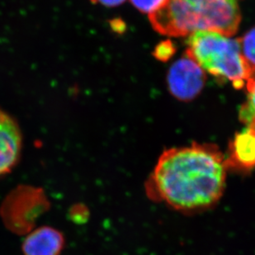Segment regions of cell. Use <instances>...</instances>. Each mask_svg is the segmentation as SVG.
Instances as JSON below:
<instances>
[{"label":"cell","instance_id":"1","mask_svg":"<svg viewBox=\"0 0 255 255\" xmlns=\"http://www.w3.org/2000/svg\"><path fill=\"white\" fill-rule=\"evenodd\" d=\"M225 155L215 144L166 149L145 182L149 199L184 212H202L219 202L227 185Z\"/></svg>","mask_w":255,"mask_h":255},{"label":"cell","instance_id":"2","mask_svg":"<svg viewBox=\"0 0 255 255\" xmlns=\"http://www.w3.org/2000/svg\"><path fill=\"white\" fill-rule=\"evenodd\" d=\"M149 18L153 28L164 36L208 31L230 37L238 31L241 14L237 0H165Z\"/></svg>","mask_w":255,"mask_h":255},{"label":"cell","instance_id":"3","mask_svg":"<svg viewBox=\"0 0 255 255\" xmlns=\"http://www.w3.org/2000/svg\"><path fill=\"white\" fill-rule=\"evenodd\" d=\"M186 54L202 70L241 89L255 74L241 51L240 40L214 31H200L187 41Z\"/></svg>","mask_w":255,"mask_h":255},{"label":"cell","instance_id":"4","mask_svg":"<svg viewBox=\"0 0 255 255\" xmlns=\"http://www.w3.org/2000/svg\"><path fill=\"white\" fill-rule=\"evenodd\" d=\"M47 205L42 191L31 187L18 188L7 197L2 207L5 223L17 233L27 232Z\"/></svg>","mask_w":255,"mask_h":255},{"label":"cell","instance_id":"5","mask_svg":"<svg viewBox=\"0 0 255 255\" xmlns=\"http://www.w3.org/2000/svg\"><path fill=\"white\" fill-rule=\"evenodd\" d=\"M204 70L190 58L176 61L168 75V85L173 96L182 101L195 99L204 86Z\"/></svg>","mask_w":255,"mask_h":255},{"label":"cell","instance_id":"6","mask_svg":"<svg viewBox=\"0 0 255 255\" xmlns=\"http://www.w3.org/2000/svg\"><path fill=\"white\" fill-rule=\"evenodd\" d=\"M22 147V131L17 121L0 108V177L16 166Z\"/></svg>","mask_w":255,"mask_h":255},{"label":"cell","instance_id":"7","mask_svg":"<svg viewBox=\"0 0 255 255\" xmlns=\"http://www.w3.org/2000/svg\"><path fill=\"white\" fill-rule=\"evenodd\" d=\"M227 169L246 173L255 168V123L236 133L225 156Z\"/></svg>","mask_w":255,"mask_h":255},{"label":"cell","instance_id":"8","mask_svg":"<svg viewBox=\"0 0 255 255\" xmlns=\"http://www.w3.org/2000/svg\"><path fill=\"white\" fill-rule=\"evenodd\" d=\"M65 246L63 234L53 227H42L30 232L22 244L24 255H60Z\"/></svg>","mask_w":255,"mask_h":255},{"label":"cell","instance_id":"9","mask_svg":"<svg viewBox=\"0 0 255 255\" xmlns=\"http://www.w3.org/2000/svg\"><path fill=\"white\" fill-rule=\"evenodd\" d=\"M247 87V99L240 109L239 118L246 125L255 123V74L248 80Z\"/></svg>","mask_w":255,"mask_h":255},{"label":"cell","instance_id":"10","mask_svg":"<svg viewBox=\"0 0 255 255\" xmlns=\"http://www.w3.org/2000/svg\"><path fill=\"white\" fill-rule=\"evenodd\" d=\"M241 51L249 64L255 69V28L248 31L241 39Z\"/></svg>","mask_w":255,"mask_h":255},{"label":"cell","instance_id":"11","mask_svg":"<svg viewBox=\"0 0 255 255\" xmlns=\"http://www.w3.org/2000/svg\"><path fill=\"white\" fill-rule=\"evenodd\" d=\"M175 47L170 41H162L155 47L154 51V57L162 61H167L173 56Z\"/></svg>","mask_w":255,"mask_h":255},{"label":"cell","instance_id":"12","mask_svg":"<svg viewBox=\"0 0 255 255\" xmlns=\"http://www.w3.org/2000/svg\"><path fill=\"white\" fill-rule=\"evenodd\" d=\"M131 3L139 11L146 13H151L161 7L165 0H130Z\"/></svg>","mask_w":255,"mask_h":255},{"label":"cell","instance_id":"13","mask_svg":"<svg viewBox=\"0 0 255 255\" xmlns=\"http://www.w3.org/2000/svg\"><path fill=\"white\" fill-rule=\"evenodd\" d=\"M94 4H100L106 7H117L125 2L126 0H89Z\"/></svg>","mask_w":255,"mask_h":255}]
</instances>
